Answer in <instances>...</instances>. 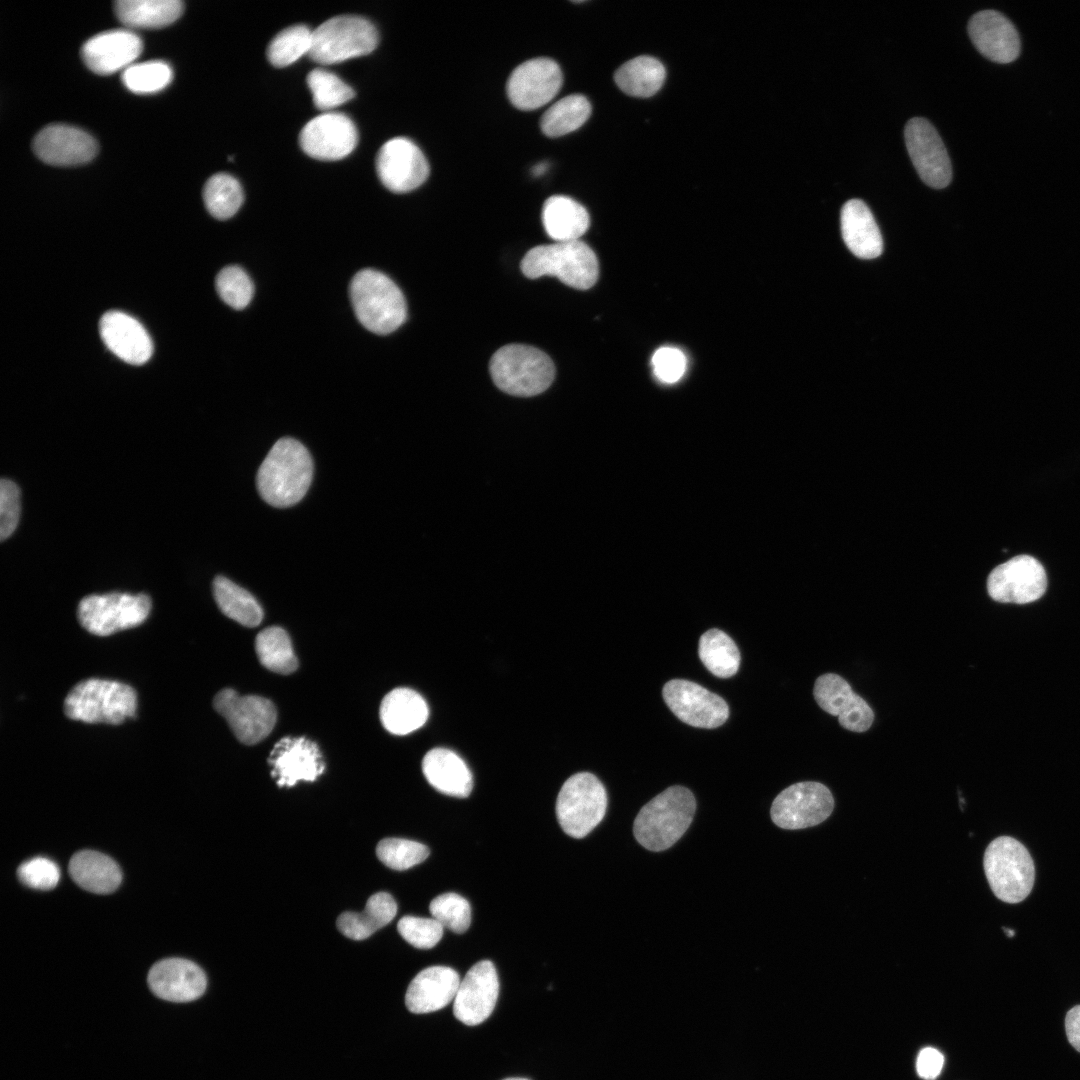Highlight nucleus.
Listing matches in <instances>:
<instances>
[{
  "label": "nucleus",
  "mask_w": 1080,
  "mask_h": 1080,
  "mask_svg": "<svg viewBox=\"0 0 1080 1080\" xmlns=\"http://www.w3.org/2000/svg\"><path fill=\"white\" fill-rule=\"evenodd\" d=\"M312 477L313 461L307 448L298 440L285 437L268 452L258 469L256 483L265 502L287 508L305 496Z\"/></svg>",
  "instance_id": "nucleus-1"
},
{
  "label": "nucleus",
  "mask_w": 1080,
  "mask_h": 1080,
  "mask_svg": "<svg viewBox=\"0 0 1080 1080\" xmlns=\"http://www.w3.org/2000/svg\"><path fill=\"white\" fill-rule=\"evenodd\" d=\"M695 810L696 800L688 788L670 786L640 809L633 824L634 837L649 851L666 850L687 831Z\"/></svg>",
  "instance_id": "nucleus-2"
},
{
  "label": "nucleus",
  "mask_w": 1080,
  "mask_h": 1080,
  "mask_svg": "<svg viewBox=\"0 0 1080 1080\" xmlns=\"http://www.w3.org/2000/svg\"><path fill=\"white\" fill-rule=\"evenodd\" d=\"M350 298L359 322L373 333L389 334L406 320L407 307L401 290L379 271H359L351 281Z\"/></svg>",
  "instance_id": "nucleus-3"
},
{
  "label": "nucleus",
  "mask_w": 1080,
  "mask_h": 1080,
  "mask_svg": "<svg viewBox=\"0 0 1080 1080\" xmlns=\"http://www.w3.org/2000/svg\"><path fill=\"white\" fill-rule=\"evenodd\" d=\"M521 270L527 278L554 276L579 290L591 288L599 275L595 253L581 240L536 246L523 257Z\"/></svg>",
  "instance_id": "nucleus-4"
},
{
  "label": "nucleus",
  "mask_w": 1080,
  "mask_h": 1080,
  "mask_svg": "<svg viewBox=\"0 0 1080 1080\" xmlns=\"http://www.w3.org/2000/svg\"><path fill=\"white\" fill-rule=\"evenodd\" d=\"M137 696L122 682L89 678L77 683L64 700L65 715L85 723L118 725L136 715Z\"/></svg>",
  "instance_id": "nucleus-5"
},
{
  "label": "nucleus",
  "mask_w": 1080,
  "mask_h": 1080,
  "mask_svg": "<svg viewBox=\"0 0 1080 1080\" xmlns=\"http://www.w3.org/2000/svg\"><path fill=\"white\" fill-rule=\"evenodd\" d=\"M489 370L495 385L503 392L531 397L549 388L555 367L551 358L533 346L509 344L491 357Z\"/></svg>",
  "instance_id": "nucleus-6"
},
{
  "label": "nucleus",
  "mask_w": 1080,
  "mask_h": 1080,
  "mask_svg": "<svg viewBox=\"0 0 1080 1080\" xmlns=\"http://www.w3.org/2000/svg\"><path fill=\"white\" fill-rule=\"evenodd\" d=\"M983 867L994 895L1006 903H1019L1031 892L1035 868L1027 848L1015 838L1000 836L987 846Z\"/></svg>",
  "instance_id": "nucleus-7"
},
{
  "label": "nucleus",
  "mask_w": 1080,
  "mask_h": 1080,
  "mask_svg": "<svg viewBox=\"0 0 1080 1080\" xmlns=\"http://www.w3.org/2000/svg\"><path fill=\"white\" fill-rule=\"evenodd\" d=\"M607 793L600 780L589 772L568 778L556 800V817L562 830L570 837L587 836L604 818Z\"/></svg>",
  "instance_id": "nucleus-8"
},
{
  "label": "nucleus",
  "mask_w": 1080,
  "mask_h": 1080,
  "mask_svg": "<svg viewBox=\"0 0 1080 1080\" xmlns=\"http://www.w3.org/2000/svg\"><path fill=\"white\" fill-rule=\"evenodd\" d=\"M378 44V32L367 19L341 15L328 19L312 31L308 56L320 64L339 63L371 53Z\"/></svg>",
  "instance_id": "nucleus-9"
},
{
  "label": "nucleus",
  "mask_w": 1080,
  "mask_h": 1080,
  "mask_svg": "<svg viewBox=\"0 0 1080 1080\" xmlns=\"http://www.w3.org/2000/svg\"><path fill=\"white\" fill-rule=\"evenodd\" d=\"M151 610L146 594L113 592L84 597L78 605L81 626L97 636H108L143 623Z\"/></svg>",
  "instance_id": "nucleus-10"
},
{
  "label": "nucleus",
  "mask_w": 1080,
  "mask_h": 1080,
  "mask_svg": "<svg viewBox=\"0 0 1080 1080\" xmlns=\"http://www.w3.org/2000/svg\"><path fill=\"white\" fill-rule=\"evenodd\" d=\"M834 798L827 786L814 781L792 784L774 799L770 815L776 826L798 830L822 823L832 813Z\"/></svg>",
  "instance_id": "nucleus-11"
},
{
  "label": "nucleus",
  "mask_w": 1080,
  "mask_h": 1080,
  "mask_svg": "<svg viewBox=\"0 0 1080 1080\" xmlns=\"http://www.w3.org/2000/svg\"><path fill=\"white\" fill-rule=\"evenodd\" d=\"M213 706L226 719L236 738L247 745L266 738L276 723L274 704L261 696H241L235 690L226 688L216 694Z\"/></svg>",
  "instance_id": "nucleus-12"
},
{
  "label": "nucleus",
  "mask_w": 1080,
  "mask_h": 1080,
  "mask_svg": "<svg viewBox=\"0 0 1080 1080\" xmlns=\"http://www.w3.org/2000/svg\"><path fill=\"white\" fill-rule=\"evenodd\" d=\"M1046 588L1045 569L1029 555H1019L998 565L987 579L989 596L1001 603L1027 604L1042 597Z\"/></svg>",
  "instance_id": "nucleus-13"
},
{
  "label": "nucleus",
  "mask_w": 1080,
  "mask_h": 1080,
  "mask_svg": "<svg viewBox=\"0 0 1080 1080\" xmlns=\"http://www.w3.org/2000/svg\"><path fill=\"white\" fill-rule=\"evenodd\" d=\"M662 695L673 714L693 727L716 728L729 717L728 704L721 696L689 680L668 681Z\"/></svg>",
  "instance_id": "nucleus-14"
},
{
  "label": "nucleus",
  "mask_w": 1080,
  "mask_h": 1080,
  "mask_svg": "<svg viewBox=\"0 0 1080 1080\" xmlns=\"http://www.w3.org/2000/svg\"><path fill=\"white\" fill-rule=\"evenodd\" d=\"M375 164L382 184L395 193L418 188L429 175V164L423 152L405 137H395L384 143Z\"/></svg>",
  "instance_id": "nucleus-15"
},
{
  "label": "nucleus",
  "mask_w": 1080,
  "mask_h": 1080,
  "mask_svg": "<svg viewBox=\"0 0 1080 1080\" xmlns=\"http://www.w3.org/2000/svg\"><path fill=\"white\" fill-rule=\"evenodd\" d=\"M905 142L911 161L923 182L936 189L946 187L952 167L946 148L933 125L915 117L905 127Z\"/></svg>",
  "instance_id": "nucleus-16"
},
{
  "label": "nucleus",
  "mask_w": 1080,
  "mask_h": 1080,
  "mask_svg": "<svg viewBox=\"0 0 1080 1080\" xmlns=\"http://www.w3.org/2000/svg\"><path fill=\"white\" fill-rule=\"evenodd\" d=\"M563 75L550 58H534L517 66L510 74L506 91L520 110H534L550 102L559 92Z\"/></svg>",
  "instance_id": "nucleus-17"
},
{
  "label": "nucleus",
  "mask_w": 1080,
  "mask_h": 1080,
  "mask_svg": "<svg viewBox=\"0 0 1080 1080\" xmlns=\"http://www.w3.org/2000/svg\"><path fill=\"white\" fill-rule=\"evenodd\" d=\"M358 143V132L345 114L323 113L311 119L299 134L302 150L318 160H339L349 155Z\"/></svg>",
  "instance_id": "nucleus-18"
},
{
  "label": "nucleus",
  "mask_w": 1080,
  "mask_h": 1080,
  "mask_svg": "<svg viewBox=\"0 0 1080 1080\" xmlns=\"http://www.w3.org/2000/svg\"><path fill=\"white\" fill-rule=\"evenodd\" d=\"M813 695L822 710L838 717L844 729L863 733L872 726V708L840 675L825 673L819 676L814 683Z\"/></svg>",
  "instance_id": "nucleus-19"
},
{
  "label": "nucleus",
  "mask_w": 1080,
  "mask_h": 1080,
  "mask_svg": "<svg viewBox=\"0 0 1080 1080\" xmlns=\"http://www.w3.org/2000/svg\"><path fill=\"white\" fill-rule=\"evenodd\" d=\"M498 993L499 980L494 964L489 960L477 962L459 984L454 998V1016L469 1026L484 1022L494 1010Z\"/></svg>",
  "instance_id": "nucleus-20"
},
{
  "label": "nucleus",
  "mask_w": 1080,
  "mask_h": 1080,
  "mask_svg": "<svg viewBox=\"0 0 1080 1080\" xmlns=\"http://www.w3.org/2000/svg\"><path fill=\"white\" fill-rule=\"evenodd\" d=\"M35 155L44 163L71 166L91 161L98 151L95 139L82 129L66 124H50L33 139Z\"/></svg>",
  "instance_id": "nucleus-21"
},
{
  "label": "nucleus",
  "mask_w": 1080,
  "mask_h": 1080,
  "mask_svg": "<svg viewBox=\"0 0 1080 1080\" xmlns=\"http://www.w3.org/2000/svg\"><path fill=\"white\" fill-rule=\"evenodd\" d=\"M271 775L279 787H291L298 781H315L325 769L317 744L305 737H284L270 752Z\"/></svg>",
  "instance_id": "nucleus-22"
},
{
  "label": "nucleus",
  "mask_w": 1080,
  "mask_h": 1080,
  "mask_svg": "<svg viewBox=\"0 0 1080 1080\" xmlns=\"http://www.w3.org/2000/svg\"><path fill=\"white\" fill-rule=\"evenodd\" d=\"M147 982L158 998L178 1003L200 998L207 987L204 971L194 962L182 958L155 963L148 972Z\"/></svg>",
  "instance_id": "nucleus-23"
},
{
  "label": "nucleus",
  "mask_w": 1080,
  "mask_h": 1080,
  "mask_svg": "<svg viewBox=\"0 0 1080 1080\" xmlns=\"http://www.w3.org/2000/svg\"><path fill=\"white\" fill-rule=\"evenodd\" d=\"M143 49L141 38L128 30L101 32L88 39L81 47L85 65L100 75L112 74L126 69Z\"/></svg>",
  "instance_id": "nucleus-24"
},
{
  "label": "nucleus",
  "mask_w": 1080,
  "mask_h": 1080,
  "mask_svg": "<svg viewBox=\"0 0 1080 1080\" xmlns=\"http://www.w3.org/2000/svg\"><path fill=\"white\" fill-rule=\"evenodd\" d=\"M968 33L977 50L994 62L1009 63L1019 55V35L1014 25L997 11L984 10L973 15Z\"/></svg>",
  "instance_id": "nucleus-25"
},
{
  "label": "nucleus",
  "mask_w": 1080,
  "mask_h": 1080,
  "mask_svg": "<svg viewBox=\"0 0 1080 1080\" xmlns=\"http://www.w3.org/2000/svg\"><path fill=\"white\" fill-rule=\"evenodd\" d=\"M100 336L106 347L121 360L142 365L149 360L153 344L145 328L121 311H108L99 321Z\"/></svg>",
  "instance_id": "nucleus-26"
},
{
  "label": "nucleus",
  "mask_w": 1080,
  "mask_h": 1080,
  "mask_svg": "<svg viewBox=\"0 0 1080 1080\" xmlns=\"http://www.w3.org/2000/svg\"><path fill=\"white\" fill-rule=\"evenodd\" d=\"M459 984L458 973L450 967L425 968L408 986L405 995L406 1007L415 1014L440 1010L454 1000Z\"/></svg>",
  "instance_id": "nucleus-27"
},
{
  "label": "nucleus",
  "mask_w": 1080,
  "mask_h": 1080,
  "mask_svg": "<svg viewBox=\"0 0 1080 1080\" xmlns=\"http://www.w3.org/2000/svg\"><path fill=\"white\" fill-rule=\"evenodd\" d=\"M841 232L848 249L858 258L882 254L883 240L869 207L860 199L848 200L841 210Z\"/></svg>",
  "instance_id": "nucleus-28"
},
{
  "label": "nucleus",
  "mask_w": 1080,
  "mask_h": 1080,
  "mask_svg": "<svg viewBox=\"0 0 1080 1080\" xmlns=\"http://www.w3.org/2000/svg\"><path fill=\"white\" fill-rule=\"evenodd\" d=\"M422 770L429 784L443 794L465 798L471 793L472 774L466 763L451 750L434 748L427 752Z\"/></svg>",
  "instance_id": "nucleus-29"
},
{
  "label": "nucleus",
  "mask_w": 1080,
  "mask_h": 1080,
  "mask_svg": "<svg viewBox=\"0 0 1080 1080\" xmlns=\"http://www.w3.org/2000/svg\"><path fill=\"white\" fill-rule=\"evenodd\" d=\"M380 720L386 730L395 735H406L426 722L428 707L422 696L409 688H396L382 700Z\"/></svg>",
  "instance_id": "nucleus-30"
},
{
  "label": "nucleus",
  "mask_w": 1080,
  "mask_h": 1080,
  "mask_svg": "<svg viewBox=\"0 0 1080 1080\" xmlns=\"http://www.w3.org/2000/svg\"><path fill=\"white\" fill-rule=\"evenodd\" d=\"M542 223L551 239L567 242L580 240L589 227L590 218L586 208L574 199L554 195L543 205Z\"/></svg>",
  "instance_id": "nucleus-31"
},
{
  "label": "nucleus",
  "mask_w": 1080,
  "mask_h": 1080,
  "mask_svg": "<svg viewBox=\"0 0 1080 1080\" xmlns=\"http://www.w3.org/2000/svg\"><path fill=\"white\" fill-rule=\"evenodd\" d=\"M68 870L80 887L97 894L113 892L122 879L117 863L107 855L93 850H82L74 854Z\"/></svg>",
  "instance_id": "nucleus-32"
},
{
  "label": "nucleus",
  "mask_w": 1080,
  "mask_h": 1080,
  "mask_svg": "<svg viewBox=\"0 0 1080 1080\" xmlns=\"http://www.w3.org/2000/svg\"><path fill=\"white\" fill-rule=\"evenodd\" d=\"M397 913L394 898L386 892L373 894L364 910L344 912L337 919L339 931L353 940H363L392 921Z\"/></svg>",
  "instance_id": "nucleus-33"
},
{
  "label": "nucleus",
  "mask_w": 1080,
  "mask_h": 1080,
  "mask_svg": "<svg viewBox=\"0 0 1080 1080\" xmlns=\"http://www.w3.org/2000/svg\"><path fill=\"white\" fill-rule=\"evenodd\" d=\"M180 0H118L114 3L117 18L133 28H161L173 23L183 13Z\"/></svg>",
  "instance_id": "nucleus-34"
},
{
  "label": "nucleus",
  "mask_w": 1080,
  "mask_h": 1080,
  "mask_svg": "<svg viewBox=\"0 0 1080 1080\" xmlns=\"http://www.w3.org/2000/svg\"><path fill=\"white\" fill-rule=\"evenodd\" d=\"M666 72L663 64L650 56H638L620 66L614 79L628 95L650 97L662 87Z\"/></svg>",
  "instance_id": "nucleus-35"
},
{
  "label": "nucleus",
  "mask_w": 1080,
  "mask_h": 1080,
  "mask_svg": "<svg viewBox=\"0 0 1080 1080\" xmlns=\"http://www.w3.org/2000/svg\"><path fill=\"white\" fill-rule=\"evenodd\" d=\"M215 602L224 615L246 627H255L263 619L257 600L245 589L224 576L213 581Z\"/></svg>",
  "instance_id": "nucleus-36"
},
{
  "label": "nucleus",
  "mask_w": 1080,
  "mask_h": 1080,
  "mask_svg": "<svg viewBox=\"0 0 1080 1080\" xmlns=\"http://www.w3.org/2000/svg\"><path fill=\"white\" fill-rule=\"evenodd\" d=\"M698 654L707 670L716 677H732L739 669L740 652L733 639L719 629L712 628L701 635Z\"/></svg>",
  "instance_id": "nucleus-37"
},
{
  "label": "nucleus",
  "mask_w": 1080,
  "mask_h": 1080,
  "mask_svg": "<svg viewBox=\"0 0 1080 1080\" xmlns=\"http://www.w3.org/2000/svg\"><path fill=\"white\" fill-rule=\"evenodd\" d=\"M591 105L581 94L565 96L552 104L542 115L540 127L551 138L560 137L580 128L590 117Z\"/></svg>",
  "instance_id": "nucleus-38"
},
{
  "label": "nucleus",
  "mask_w": 1080,
  "mask_h": 1080,
  "mask_svg": "<svg viewBox=\"0 0 1080 1080\" xmlns=\"http://www.w3.org/2000/svg\"><path fill=\"white\" fill-rule=\"evenodd\" d=\"M255 650L260 663L272 672L290 674L297 669L298 661L291 640L280 627H268L259 632Z\"/></svg>",
  "instance_id": "nucleus-39"
},
{
  "label": "nucleus",
  "mask_w": 1080,
  "mask_h": 1080,
  "mask_svg": "<svg viewBox=\"0 0 1080 1080\" xmlns=\"http://www.w3.org/2000/svg\"><path fill=\"white\" fill-rule=\"evenodd\" d=\"M239 181L226 173L211 176L203 188V200L208 212L219 220L232 217L243 203Z\"/></svg>",
  "instance_id": "nucleus-40"
},
{
  "label": "nucleus",
  "mask_w": 1080,
  "mask_h": 1080,
  "mask_svg": "<svg viewBox=\"0 0 1080 1080\" xmlns=\"http://www.w3.org/2000/svg\"><path fill=\"white\" fill-rule=\"evenodd\" d=\"M312 31L305 25H292L280 31L267 47V58L275 67H285L309 54Z\"/></svg>",
  "instance_id": "nucleus-41"
},
{
  "label": "nucleus",
  "mask_w": 1080,
  "mask_h": 1080,
  "mask_svg": "<svg viewBox=\"0 0 1080 1080\" xmlns=\"http://www.w3.org/2000/svg\"><path fill=\"white\" fill-rule=\"evenodd\" d=\"M169 64L160 60L132 64L123 70L121 79L127 89L134 93H154L165 88L172 80Z\"/></svg>",
  "instance_id": "nucleus-42"
},
{
  "label": "nucleus",
  "mask_w": 1080,
  "mask_h": 1080,
  "mask_svg": "<svg viewBox=\"0 0 1080 1080\" xmlns=\"http://www.w3.org/2000/svg\"><path fill=\"white\" fill-rule=\"evenodd\" d=\"M306 81L312 93L313 102L320 110L332 109L355 96L352 87L327 70L317 68L310 71Z\"/></svg>",
  "instance_id": "nucleus-43"
},
{
  "label": "nucleus",
  "mask_w": 1080,
  "mask_h": 1080,
  "mask_svg": "<svg viewBox=\"0 0 1080 1080\" xmlns=\"http://www.w3.org/2000/svg\"><path fill=\"white\" fill-rule=\"evenodd\" d=\"M429 853V848L424 844L402 838L382 839L376 848L378 859L387 867L398 871L423 862Z\"/></svg>",
  "instance_id": "nucleus-44"
},
{
  "label": "nucleus",
  "mask_w": 1080,
  "mask_h": 1080,
  "mask_svg": "<svg viewBox=\"0 0 1080 1080\" xmlns=\"http://www.w3.org/2000/svg\"><path fill=\"white\" fill-rule=\"evenodd\" d=\"M429 910L443 928L454 933L462 934L470 926V904L459 894L448 892L438 895L431 901Z\"/></svg>",
  "instance_id": "nucleus-45"
},
{
  "label": "nucleus",
  "mask_w": 1080,
  "mask_h": 1080,
  "mask_svg": "<svg viewBox=\"0 0 1080 1080\" xmlns=\"http://www.w3.org/2000/svg\"><path fill=\"white\" fill-rule=\"evenodd\" d=\"M216 290L230 307L241 310L251 301L254 286L246 272L238 266L223 268L216 277Z\"/></svg>",
  "instance_id": "nucleus-46"
},
{
  "label": "nucleus",
  "mask_w": 1080,
  "mask_h": 1080,
  "mask_svg": "<svg viewBox=\"0 0 1080 1080\" xmlns=\"http://www.w3.org/2000/svg\"><path fill=\"white\" fill-rule=\"evenodd\" d=\"M400 935L418 949H430L442 938L443 926L433 917L404 916L397 924Z\"/></svg>",
  "instance_id": "nucleus-47"
},
{
  "label": "nucleus",
  "mask_w": 1080,
  "mask_h": 1080,
  "mask_svg": "<svg viewBox=\"0 0 1080 1080\" xmlns=\"http://www.w3.org/2000/svg\"><path fill=\"white\" fill-rule=\"evenodd\" d=\"M17 875L20 881L30 888L49 890L58 884L60 871L50 859L35 857L23 862L18 867Z\"/></svg>",
  "instance_id": "nucleus-48"
},
{
  "label": "nucleus",
  "mask_w": 1080,
  "mask_h": 1080,
  "mask_svg": "<svg viewBox=\"0 0 1080 1080\" xmlns=\"http://www.w3.org/2000/svg\"><path fill=\"white\" fill-rule=\"evenodd\" d=\"M656 378L665 384L678 382L684 375L687 359L684 353L675 347L665 346L655 351L651 359Z\"/></svg>",
  "instance_id": "nucleus-49"
},
{
  "label": "nucleus",
  "mask_w": 1080,
  "mask_h": 1080,
  "mask_svg": "<svg viewBox=\"0 0 1080 1080\" xmlns=\"http://www.w3.org/2000/svg\"><path fill=\"white\" fill-rule=\"evenodd\" d=\"M20 517V490L9 479L0 482V539L4 541L15 531Z\"/></svg>",
  "instance_id": "nucleus-50"
},
{
  "label": "nucleus",
  "mask_w": 1080,
  "mask_h": 1080,
  "mask_svg": "<svg viewBox=\"0 0 1080 1080\" xmlns=\"http://www.w3.org/2000/svg\"><path fill=\"white\" fill-rule=\"evenodd\" d=\"M944 1065V1057L937 1049L926 1047L917 1057L916 1069L920 1077L924 1079L936 1078Z\"/></svg>",
  "instance_id": "nucleus-51"
},
{
  "label": "nucleus",
  "mask_w": 1080,
  "mask_h": 1080,
  "mask_svg": "<svg viewBox=\"0 0 1080 1080\" xmlns=\"http://www.w3.org/2000/svg\"><path fill=\"white\" fill-rule=\"evenodd\" d=\"M1065 1030L1070 1044L1080 1052V1005L1067 1012Z\"/></svg>",
  "instance_id": "nucleus-52"
},
{
  "label": "nucleus",
  "mask_w": 1080,
  "mask_h": 1080,
  "mask_svg": "<svg viewBox=\"0 0 1080 1080\" xmlns=\"http://www.w3.org/2000/svg\"><path fill=\"white\" fill-rule=\"evenodd\" d=\"M547 169H548V164L547 163H540V164L536 165L533 168V174L535 176H540V175L544 174Z\"/></svg>",
  "instance_id": "nucleus-53"
},
{
  "label": "nucleus",
  "mask_w": 1080,
  "mask_h": 1080,
  "mask_svg": "<svg viewBox=\"0 0 1080 1080\" xmlns=\"http://www.w3.org/2000/svg\"><path fill=\"white\" fill-rule=\"evenodd\" d=\"M503 1080H529V1079L513 1077V1078H506V1079H503Z\"/></svg>",
  "instance_id": "nucleus-54"
}]
</instances>
